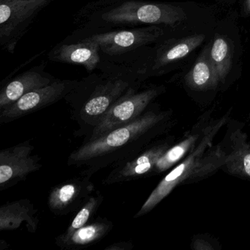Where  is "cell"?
Instances as JSON below:
<instances>
[{"mask_svg": "<svg viewBox=\"0 0 250 250\" xmlns=\"http://www.w3.org/2000/svg\"><path fill=\"white\" fill-rule=\"evenodd\" d=\"M229 146L225 150L224 167L229 172L250 179V145L241 130L230 131L228 134Z\"/></svg>", "mask_w": 250, "mask_h": 250, "instance_id": "9a60e30c", "label": "cell"}, {"mask_svg": "<svg viewBox=\"0 0 250 250\" xmlns=\"http://www.w3.org/2000/svg\"><path fill=\"white\" fill-rule=\"evenodd\" d=\"M30 232L37 229L39 218L37 210L28 200L8 203L0 208V229L8 230L20 228L23 222Z\"/></svg>", "mask_w": 250, "mask_h": 250, "instance_id": "2e32d148", "label": "cell"}, {"mask_svg": "<svg viewBox=\"0 0 250 250\" xmlns=\"http://www.w3.org/2000/svg\"><path fill=\"white\" fill-rule=\"evenodd\" d=\"M165 34L160 26L105 32L86 36L84 39L96 42L101 53L109 57L121 56L134 52L144 46L157 42Z\"/></svg>", "mask_w": 250, "mask_h": 250, "instance_id": "52a82bcc", "label": "cell"}, {"mask_svg": "<svg viewBox=\"0 0 250 250\" xmlns=\"http://www.w3.org/2000/svg\"><path fill=\"white\" fill-rule=\"evenodd\" d=\"M37 1H52V0H37Z\"/></svg>", "mask_w": 250, "mask_h": 250, "instance_id": "d4e9b609", "label": "cell"}, {"mask_svg": "<svg viewBox=\"0 0 250 250\" xmlns=\"http://www.w3.org/2000/svg\"><path fill=\"white\" fill-rule=\"evenodd\" d=\"M166 116L165 112L146 110L132 122L84 141L70 155L68 165L84 168L83 174L91 177L100 169L129 160L148 147Z\"/></svg>", "mask_w": 250, "mask_h": 250, "instance_id": "7a4b0ae2", "label": "cell"}, {"mask_svg": "<svg viewBox=\"0 0 250 250\" xmlns=\"http://www.w3.org/2000/svg\"><path fill=\"white\" fill-rule=\"evenodd\" d=\"M30 142L17 145L0 152V190L14 187L26 177L40 169V158L33 154Z\"/></svg>", "mask_w": 250, "mask_h": 250, "instance_id": "9c48e42d", "label": "cell"}, {"mask_svg": "<svg viewBox=\"0 0 250 250\" xmlns=\"http://www.w3.org/2000/svg\"><path fill=\"white\" fill-rule=\"evenodd\" d=\"M142 85L131 89L119 99L99 124L92 130L84 141L95 140L103 134L132 122L141 116L153 101L163 93V87H147L140 90Z\"/></svg>", "mask_w": 250, "mask_h": 250, "instance_id": "5b68a950", "label": "cell"}, {"mask_svg": "<svg viewBox=\"0 0 250 250\" xmlns=\"http://www.w3.org/2000/svg\"><path fill=\"white\" fill-rule=\"evenodd\" d=\"M113 228L112 221L106 218L98 217L76 230L68 240L59 247L67 250L84 248L104 238Z\"/></svg>", "mask_w": 250, "mask_h": 250, "instance_id": "ac0fdd59", "label": "cell"}, {"mask_svg": "<svg viewBox=\"0 0 250 250\" xmlns=\"http://www.w3.org/2000/svg\"><path fill=\"white\" fill-rule=\"evenodd\" d=\"M108 60L101 61V71L79 81L64 99L71 106L72 118L87 135L121 98L146 80L143 66Z\"/></svg>", "mask_w": 250, "mask_h": 250, "instance_id": "6da1fadb", "label": "cell"}, {"mask_svg": "<svg viewBox=\"0 0 250 250\" xmlns=\"http://www.w3.org/2000/svg\"><path fill=\"white\" fill-rule=\"evenodd\" d=\"M103 200V195L99 191H96L95 194H91L84 206L78 210L66 230L57 238L56 244L59 246L68 240L76 230L85 225L90 221V218L94 216Z\"/></svg>", "mask_w": 250, "mask_h": 250, "instance_id": "44dd1931", "label": "cell"}, {"mask_svg": "<svg viewBox=\"0 0 250 250\" xmlns=\"http://www.w3.org/2000/svg\"><path fill=\"white\" fill-rule=\"evenodd\" d=\"M210 44L203 49L194 65L185 76L186 84L194 90H212L219 84L214 67L210 58Z\"/></svg>", "mask_w": 250, "mask_h": 250, "instance_id": "e0dca14e", "label": "cell"}, {"mask_svg": "<svg viewBox=\"0 0 250 250\" xmlns=\"http://www.w3.org/2000/svg\"><path fill=\"white\" fill-rule=\"evenodd\" d=\"M90 178L83 174L82 177L67 180L54 187L48 199L51 211L57 216H62L80 210L94 191Z\"/></svg>", "mask_w": 250, "mask_h": 250, "instance_id": "30bf717a", "label": "cell"}, {"mask_svg": "<svg viewBox=\"0 0 250 250\" xmlns=\"http://www.w3.org/2000/svg\"><path fill=\"white\" fill-rule=\"evenodd\" d=\"M78 82L57 79L49 85L24 95L11 106L0 110V123L15 121L65 99L75 88Z\"/></svg>", "mask_w": 250, "mask_h": 250, "instance_id": "ba28073f", "label": "cell"}, {"mask_svg": "<svg viewBox=\"0 0 250 250\" xmlns=\"http://www.w3.org/2000/svg\"><path fill=\"white\" fill-rule=\"evenodd\" d=\"M209 54L219 83H223L232 67L233 48L228 39L217 36L210 44Z\"/></svg>", "mask_w": 250, "mask_h": 250, "instance_id": "ffe728a7", "label": "cell"}, {"mask_svg": "<svg viewBox=\"0 0 250 250\" xmlns=\"http://www.w3.org/2000/svg\"><path fill=\"white\" fill-rule=\"evenodd\" d=\"M50 1L0 0V44L13 54L39 13Z\"/></svg>", "mask_w": 250, "mask_h": 250, "instance_id": "8992f818", "label": "cell"}, {"mask_svg": "<svg viewBox=\"0 0 250 250\" xmlns=\"http://www.w3.org/2000/svg\"><path fill=\"white\" fill-rule=\"evenodd\" d=\"M193 249L197 250H212L213 247L208 241L201 238H197L193 243Z\"/></svg>", "mask_w": 250, "mask_h": 250, "instance_id": "603a6c76", "label": "cell"}, {"mask_svg": "<svg viewBox=\"0 0 250 250\" xmlns=\"http://www.w3.org/2000/svg\"><path fill=\"white\" fill-rule=\"evenodd\" d=\"M45 64L36 65L8 82L0 91V110L11 106L24 95L49 85L57 80L45 71Z\"/></svg>", "mask_w": 250, "mask_h": 250, "instance_id": "4fadbf2b", "label": "cell"}, {"mask_svg": "<svg viewBox=\"0 0 250 250\" xmlns=\"http://www.w3.org/2000/svg\"><path fill=\"white\" fill-rule=\"evenodd\" d=\"M134 248V245L132 243L129 241H122V242L116 243V244H112L106 247L105 250H130Z\"/></svg>", "mask_w": 250, "mask_h": 250, "instance_id": "7402d4cb", "label": "cell"}, {"mask_svg": "<svg viewBox=\"0 0 250 250\" xmlns=\"http://www.w3.org/2000/svg\"><path fill=\"white\" fill-rule=\"evenodd\" d=\"M226 122V117L219 120L212 126L205 129L197 147L188 153L187 157L169 172L153 190L134 218L144 216L153 210L172 190L181 184L203 179L224 167L225 150L222 146H211L216 133Z\"/></svg>", "mask_w": 250, "mask_h": 250, "instance_id": "277c9868", "label": "cell"}, {"mask_svg": "<svg viewBox=\"0 0 250 250\" xmlns=\"http://www.w3.org/2000/svg\"><path fill=\"white\" fill-rule=\"evenodd\" d=\"M48 58L53 62L82 65L89 73L97 69L102 61L99 45L86 39L77 43L57 45L50 51Z\"/></svg>", "mask_w": 250, "mask_h": 250, "instance_id": "5bb4252c", "label": "cell"}, {"mask_svg": "<svg viewBox=\"0 0 250 250\" xmlns=\"http://www.w3.org/2000/svg\"><path fill=\"white\" fill-rule=\"evenodd\" d=\"M181 7L143 0H101L78 12L75 23L82 28L135 27L140 25L175 27L187 20Z\"/></svg>", "mask_w": 250, "mask_h": 250, "instance_id": "3957f363", "label": "cell"}, {"mask_svg": "<svg viewBox=\"0 0 250 250\" xmlns=\"http://www.w3.org/2000/svg\"><path fill=\"white\" fill-rule=\"evenodd\" d=\"M204 131L205 129L202 133L191 134L181 143L169 147L158 160L153 169V174H160L167 170L192 151L201 140Z\"/></svg>", "mask_w": 250, "mask_h": 250, "instance_id": "d6986e66", "label": "cell"}, {"mask_svg": "<svg viewBox=\"0 0 250 250\" xmlns=\"http://www.w3.org/2000/svg\"><path fill=\"white\" fill-rule=\"evenodd\" d=\"M169 148L167 143H158L143 150L129 160L113 167L112 172L104 180V184H117L134 181L148 174H153V169L159 158Z\"/></svg>", "mask_w": 250, "mask_h": 250, "instance_id": "8fae6325", "label": "cell"}, {"mask_svg": "<svg viewBox=\"0 0 250 250\" xmlns=\"http://www.w3.org/2000/svg\"><path fill=\"white\" fill-rule=\"evenodd\" d=\"M205 39V35L197 34L165 42L156 50L153 60L143 65L145 79L163 74L167 67L189 55L203 43Z\"/></svg>", "mask_w": 250, "mask_h": 250, "instance_id": "7c38bea8", "label": "cell"}, {"mask_svg": "<svg viewBox=\"0 0 250 250\" xmlns=\"http://www.w3.org/2000/svg\"><path fill=\"white\" fill-rule=\"evenodd\" d=\"M244 13L246 15L250 14V0H244Z\"/></svg>", "mask_w": 250, "mask_h": 250, "instance_id": "cb8c5ba5", "label": "cell"}]
</instances>
